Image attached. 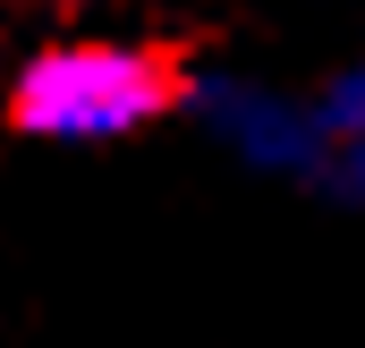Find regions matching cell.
Masks as SVG:
<instances>
[{
	"label": "cell",
	"instance_id": "1",
	"mask_svg": "<svg viewBox=\"0 0 365 348\" xmlns=\"http://www.w3.org/2000/svg\"><path fill=\"white\" fill-rule=\"evenodd\" d=\"M179 60L162 43H128V34H93V43H51L17 68L9 119L43 145H119L136 128H153L162 111H179Z\"/></svg>",
	"mask_w": 365,
	"mask_h": 348
},
{
	"label": "cell",
	"instance_id": "2",
	"mask_svg": "<svg viewBox=\"0 0 365 348\" xmlns=\"http://www.w3.org/2000/svg\"><path fill=\"white\" fill-rule=\"evenodd\" d=\"M204 119H212V136L247 170L314 178V119H306V102H289L272 86H212L204 93Z\"/></svg>",
	"mask_w": 365,
	"mask_h": 348
},
{
	"label": "cell",
	"instance_id": "3",
	"mask_svg": "<svg viewBox=\"0 0 365 348\" xmlns=\"http://www.w3.org/2000/svg\"><path fill=\"white\" fill-rule=\"evenodd\" d=\"M306 119H314V187L365 204V60L306 93Z\"/></svg>",
	"mask_w": 365,
	"mask_h": 348
}]
</instances>
